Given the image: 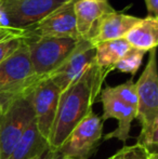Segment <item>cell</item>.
Listing matches in <instances>:
<instances>
[{
    "instance_id": "cell-18",
    "label": "cell",
    "mask_w": 158,
    "mask_h": 159,
    "mask_svg": "<svg viewBox=\"0 0 158 159\" xmlns=\"http://www.w3.org/2000/svg\"><path fill=\"white\" fill-rule=\"evenodd\" d=\"M111 91L116 98H118L121 102L132 107L137 111L138 107V95L135 89V82L133 79H129L128 81L118 84L116 87H111Z\"/></svg>"
},
{
    "instance_id": "cell-11",
    "label": "cell",
    "mask_w": 158,
    "mask_h": 159,
    "mask_svg": "<svg viewBox=\"0 0 158 159\" xmlns=\"http://www.w3.org/2000/svg\"><path fill=\"white\" fill-rule=\"evenodd\" d=\"M100 102L103 106V115L102 121H106L107 119H116L118 121V126L112 132L104 135V140L107 141L111 139H117L121 142L126 143L130 136V130L132 121L135 119L137 111L132 107L128 106L124 102L116 98L111 91V87H106L100 93Z\"/></svg>"
},
{
    "instance_id": "cell-17",
    "label": "cell",
    "mask_w": 158,
    "mask_h": 159,
    "mask_svg": "<svg viewBox=\"0 0 158 159\" xmlns=\"http://www.w3.org/2000/svg\"><path fill=\"white\" fill-rule=\"evenodd\" d=\"M145 53L146 51L139 50V49L131 47L126 52V54L119 60L118 63L115 65L114 69H117L121 73L131 74L132 76H134L137 71L139 70L140 66H141Z\"/></svg>"
},
{
    "instance_id": "cell-12",
    "label": "cell",
    "mask_w": 158,
    "mask_h": 159,
    "mask_svg": "<svg viewBox=\"0 0 158 159\" xmlns=\"http://www.w3.org/2000/svg\"><path fill=\"white\" fill-rule=\"evenodd\" d=\"M139 17L122 12L112 11L104 14L92 27L88 40L95 46L97 43L108 40H116L124 38L127 33L140 22Z\"/></svg>"
},
{
    "instance_id": "cell-13",
    "label": "cell",
    "mask_w": 158,
    "mask_h": 159,
    "mask_svg": "<svg viewBox=\"0 0 158 159\" xmlns=\"http://www.w3.org/2000/svg\"><path fill=\"white\" fill-rule=\"evenodd\" d=\"M114 11L107 0H77L75 3L76 28L79 38L88 40L94 24L106 13Z\"/></svg>"
},
{
    "instance_id": "cell-15",
    "label": "cell",
    "mask_w": 158,
    "mask_h": 159,
    "mask_svg": "<svg viewBox=\"0 0 158 159\" xmlns=\"http://www.w3.org/2000/svg\"><path fill=\"white\" fill-rule=\"evenodd\" d=\"M126 41L132 48L143 51L156 49L158 43V19L147 16L141 19L124 36Z\"/></svg>"
},
{
    "instance_id": "cell-6",
    "label": "cell",
    "mask_w": 158,
    "mask_h": 159,
    "mask_svg": "<svg viewBox=\"0 0 158 159\" xmlns=\"http://www.w3.org/2000/svg\"><path fill=\"white\" fill-rule=\"evenodd\" d=\"M102 135V118L92 111L74 128L56 153L59 157L87 159L95 151Z\"/></svg>"
},
{
    "instance_id": "cell-16",
    "label": "cell",
    "mask_w": 158,
    "mask_h": 159,
    "mask_svg": "<svg viewBox=\"0 0 158 159\" xmlns=\"http://www.w3.org/2000/svg\"><path fill=\"white\" fill-rule=\"evenodd\" d=\"M94 48L95 64L107 75L110 71L114 70L115 65L126 54L131 46L126 41L124 38H121V39L100 42L95 44Z\"/></svg>"
},
{
    "instance_id": "cell-22",
    "label": "cell",
    "mask_w": 158,
    "mask_h": 159,
    "mask_svg": "<svg viewBox=\"0 0 158 159\" xmlns=\"http://www.w3.org/2000/svg\"><path fill=\"white\" fill-rule=\"evenodd\" d=\"M29 33L27 30H17V28L9 27L0 24V42L4 40L11 39V38H17V37H28Z\"/></svg>"
},
{
    "instance_id": "cell-2",
    "label": "cell",
    "mask_w": 158,
    "mask_h": 159,
    "mask_svg": "<svg viewBox=\"0 0 158 159\" xmlns=\"http://www.w3.org/2000/svg\"><path fill=\"white\" fill-rule=\"evenodd\" d=\"M32 89L0 107V159H9L25 130L35 120Z\"/></svg>"
},
{
    "instance_id": "cell-1",
    "label": "cell",
    "mask_w": 158,
    "mask_h": 159,
    "mask_svg": "<svg viewBox=\"0 0 158 159\" xmlns=\"http://www.w3.org/2000/svg\"><path fill=\"white\" fill-rule=\"evenodd\" d=\"M106 76L94 62L76 81L61 92L49 141L51 151L56 152L74 128L92 111Z\"/></svg>"
},
{
    "instance_id": "cell-3",
    "label": "cell",
    "mask_w": 158,
    "mask_h": 159,
    "mask_svg": "<svg viewBox=\"0 0 158 159\" xmlns=\"http://www.w3.org/2000/svg\"><path fill=\"white\" fill-rule=\"evenodd\" d=\"M81 38L34 37L26 39L30 63L38 79L50 76L73 54Z\"/></svg>"
},
{
    "instance_id": "cell-19",
    "label": "cell",
    "mask_w": 158,
    "mask_h": 159,
    "mask_svg": "<svg viewBox=\"0 0 158 159\" xmlns=\"http://www.w3.org/2000/svg\"><path fill=\"white\" fill-rule=\"evenodd\" d=\"M137 140V144L144 147L148 153H157L158 119L155 120L151 126L141 128V132Z\"/></svg>"
},
{
    "instance_id": "cell-14",
    "label": "cell",
    "mask_w": 158,
    "mask_h": 159,
    "mask_svg": "<svg viewBox=\"0 0 158 159\" xmlns=\"http://www.w3.org/2000/svg\"><path fill=\"white\" fill-rule=\"evenodd\" d=\"M49 149V142L40 134L34 120L15 145L9 159H36L46 154Z\"/></svg>"
},
{
    "instance_id": "cell-5",
    "label": "cell",
    "mask_w": 158,
    "mask_h": 159,
    "mask_svg": "<svg viewBox=\"0 0 158 159\" xmlns=\"http://www.w3.org/2000/svg\"><path fill=\"white\" fill-rule=\"evenodd\" d=\"M70 0H0V15L6 26L27 30Z\"/></svg>"
},
{
    "instance_id": "cell-9",
    "label": "cell",
    "mask_w": 158,
    "mask_h": 159,
    "mask_svg": "<svg viewBox=\"0 0 158 159\" xmlns=\"http://www.w3.org/2000/svg\"><path fill=\"white\" fill-rule=\"evenodd\" d=\"M77 0L64 3L44 19L27 28L34 37H73L79 38L76 28L75 3Z\"/></svg>"
},
{
    "instance_id": "cell-10",
    "label": "cell",
    "mask_w": 158,
    "mask_h": 159,
    "mask_svg": "<svg viewBox=\"0 0 158 159\" xmlns=\"http://www.w3.org/2000/svg\"><path fill=\"white\" fill-rule=\"evenodd\" d=\"M95 62V48L89 40L82 39L73 54L48 78L63 92Z\"/></svg>"
},
{
    "instance_id": "cell-25",
    "label": "cell",
    "mask_w": 158,
    "mask_h": 159,
    "mask_svg": "<svg viewBox=\"0 0 158 159\" xmlns=\"http://www.w3.org/2000/svg\"><path fill=\"white\" fill-rule=\"evenodd\" d=\"M146 159H158V153H148Z\"/></svg>"
},
{
    "instance_id": "cell-26",
    "label": "cell",
    "mask_w": 158,
    "mask_h": 159,
    "mask_svg": "<svg viewBox=\"0 0 158 159\" xmlns=\"http://www.w3.org/2000/svg\"><path fill=\"white\" fill-rule=\"evenodd\" d=\"M56 159H75V158H70V157H57Z\"/></svg>"
},
{
    "instance_id": "cell-24",
    "label": "cell",
    "mask_w": 158,
    "mask_h": 159,
    "mask_svg": "<svg viewBox=\"0 0 158 159\" xmlns=\"http://www.w3.org/2000/svg\"><path fill=\"white\" fill-rule=\"evenodd\" d=\"M57 157H59V155H57L56 152H53L51 149H49L46 154H43L42 156H40V157L36 159H56Z\"/></svg>"
},
{
    "instance_id": "cell-21",
    "label": "cell",
    "mask_w": 158,
    "mask_h": 159,
    "mask_svg": "<svg viewBox=\"0 0 158 159\" xmlns=\"http://www.w3.org/2000/svg\"><path fill=\"white\" fill-rule=\"evenodd\" d=\"M29 37V36H28ZM27 37H17L0 42V64L13 55L24 43Z\"/></svg>"
},
{
    "instance_id": "cell-27",
    "label": "cell",
    "mask_w": 158,
    "mask_h": 159,
    "mask_svg": "<svg viewBox=\"0 0 158 159\" xmlns=\"http://www.w3.org/2000/svg\"><path fill=\"white\" fill-rule=\"evenodd\" d=\"M0 24H2V25H4L3 24V21H2V17H1V15H0ZM6 26V25H4Z\"/></svg>"
},
{
    "instance_id": "cell-8",
    "label": "cell",
    "mask_w": 158,
    "mask_h": 159,
    "mask_svg": "<svg viewBox=\"0 0 158 159\" xmlns=\"http://www.w3.org/2000/svg\"><path fill=\"white\" fill-rule=\"evenodd\" d=\"M61 91L50 78H41L32 89V104L35 122L40 134L50 141L51 131L57 111Z\"/></svg>"
},
{
    "instance_id": "cell-23",
    "label": "cell",
    "mask_w": 158,
    "mask_h": 159,
    "mask_svg": "<svg viewBox=\"0 0 158 159\" xmlns=\"http://www.w3.org/2000/svg\"><path fill=\"white\" fill-rule=\"evenodd\" d=\"M146 8L150 13V16L157 17L158 15V0H145Z\"/></svg>"
},
{
    "instance_id": "cell-4",
    "label": "cell",
    "mask_w": 158,
    "mask_h": 159,
    "mask_svg": "<svg viewBox=\"0 0 158 159\" xmlns=\"http://www.w3.org/2000/svg\"><path fill=\"white\" fill-rule=\"evenodd\" d=\"M26 39L14 54L0 64V107L25 93L39 80L33 70Z\"/></svg>"
},
{
    "instance_id": "cell-20",
    "label": "cell",
    "mask_w": 158,
    "mask_h": 159,
    "mask_svg": "<svg viewBox=\"0 0 158 159\" xmlns=\"http://www.w3.org/2000/svg\"><path fill=\"white\" fill-rule=\"evenodd\" d=\"M148 152L139 144L124 146L115 155L107 159H146Z\"/></svg>"
},
{
    "instance_id": "cell-7",
    "label": "cell",
    "mask_w": 158,
    "mask_h": 159,
    "mask_svg": "<svg viewBox=\"0 0 158 159\" xmlns=\"http://www.w3.org/2000/svg\"><path fill=\"white\" fill-rule=\"evenodd\" d=\"M138 95L137 118L141 128L148 127L158 119V75L156 49L151 50L150 59L135 82Z\"/></svg>"
}]
</instances>
